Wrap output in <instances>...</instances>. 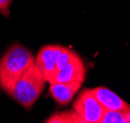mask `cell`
Wrapping results in <instances>:
<instances>
[{"mask_svg": "<svg viewBox=\"0 0 130 123\" xmlns=\"http://www.w3.org/2000/svg\"><path fill=\"white\" fill-rule=\"evenodd\" d=\"M124 120L123 111L107 110L103 120L100 123H121Z\"/></svg>", "mask_w": 130, "mask_h": 123, "instance_id": "obj_10", "label": "cell"}, {"mask_svg": "<svg viewBox=\"0 0 130 123\" xmlns=\"http://www.w3.org/2000/svg\"><path fill=\"white\" fill-rule=\"evenodd\" d=\"M81 85L82 83L80 82L50 83L49 92L56 103H58L60 106H67L72 102Z\"/></svg>", "mask_w": 130, "mask_h": 123, "instance_id": "obj_7", "label": "cell"}, {"mask_svg": "<svg viewBox=\"0 0 130 123\" xmlns=\"http://www.w3.org/2000/svg\"><path fill=\"white\" fill-rule=\"evenodd\" d=\"M91 90L98 102L104 107L106 110L125 111L130 108L124 100L106 87H95Z\"/></svg>", "mask_w": 130, "mask_h": 123, "instance_id": "obj_6", "label": "cell"}, {"mask_svg": "<svg viewBox=\"0 0 130 123\" xmlns=\"http://www.w3.org/2000/svg\"><path fill=\"white\" fill-rule=\"evenodd\" d=\"M123 115H124V119L128 123H130V108L127 110L123 111Z\"/></svg>", "mask_w": 130, "mask_h": 123, "instance_id": "obj_12", "label": "cell"}, {"mask_svg": "<svg viewBox=\"0 0 130 123\" xmlns=\"http://www.w3.org/2000/svg\"><path fill=\"white\" fill-rule=\"evenodd\" d=\"M73 111L81 120L88 123H100L107 110L98 102L91 89H85L73 104Z\"/></svg>", "mask_w": 130, "mask_h": 123, "instance_id": "obj_3", "label": "cell"}, {"mask_svg": "<svg viewBox=\"0 0 130 123\" xmlns=\"http://www.w3.org/2000/svg\"><path fill=\"white\" fill-rule=\"evenodd\" d=\"M83 123H88V122H84V121H83Z\"/></svg>", "mask_w": 130, "mask_h": 123, "instance_id": "obj_15", "label": "cell"}, {"mask_svg": "<svg viewBox=\"0 0 130 123\" xmlns=\"http://www.w3.org/2000/svg\"><path fill=\"white\" fill-rule=\"evenodd\" d=\"M78 116L74 111H62L53 114L45 123H76Z\"/></svg>", "mask_w": 130, "mask_h": 123, "instance_id": "obj_9", "label": "cell"}, {"mask_svg": "<svg viewBox=\"0 0 130 123\" xmlns=\"http://www.w3.org/2000/svg\"><path fill=\"white\" fill-rule=\"evenodd\" d=\"M34 62V56L27 48L13 44L0 59V88L10 96L17 81Z\"/></svg>", "mask_w": 130, "mask_h": 123, "instance_id": "obj_1", "label": "cell"}, {"mask_svg": "<svg viewBox=\"0 0 130 123\" xmlns=\"http://www.w3.org/2000/svg\"><path fill=\"white\" fill-rule=\"evenodd\" d=\"M121 123H128V122H127V121H126V120L124 119V120H123V121H122V122H121Z\"/></svg>", "mask_w": 130, "mask_h": 123, "instance_id": "obj_14", "label": "cell"}, {"mask_svg": "<svg viewBox=\"0 0 130 123\" xmlns=\"http://www.w3.org/2000/svg\"><path fill=\"white\" fill-rule=\"evenodd\" d=\"M12 1L13 0H0V12L4 15H8Z\"/></svg>", "mask_w": 130, "mask_h": 123, "instance_id": "obj_11", "label": "cell"}, {"mask_svg": "<svg viewBox=\"0 0 130 123\" xmlns=\"http://www.w3.org/2000/svg\"><path fill=\"white\" fill-rule=\"evenodd\" d=\"M45 82L43 73L34 62L17 81L10 96L26 110H30L44 90Z\"/></svg>", "mask_w": 130, "mask_h": 123, "instance_id": "obj_2", "label": "cell"}, {"mask_svg": "<svg viewBox=\"0 0 130 123\" xmlns=\"http://www.w3.org/2000/svg\"><path fill=\"white\" fill-rule=\"evenodd\" d=\"M35 64L40 71L43 73L46 81L54 76L57 72V52L56 45L43 46L37 53L35 58Z\"/></svg>", "mask_w": 130, "mask_h": 123, "instance_id": "obj_5", "label": "cell"}, {"mask_svg": "<svg viewBox=\"0 0 130 123\" xmlns=\"http://www.w3.org/2000/svg\"><path fill=\"white\" fill-rule=\"evenodd\" d=\"M86 75L85 65L82 59L75 54L68 65L58 71L50 80L49 83H69L80 82L83 83Z\"/></svg>", "mask_w": 130, "mask_h": 123, "instance_id": "obj_4", "label": "cell"}, {"mask_svg": "<svg viewBox=\"0 0 130 123\" xmlns=\"http://www.w3.org/2000/svg\"><path fill=\"white\" fill-rule=\"evenodd\" d=\"M76 123H83V120H81L79 117H78V119H77V122Z\"/></svg>", "mask_w": 130, "mask_h": 123, "instance_id": "obj_13", "label": "cell"}, {"mask_svg": "<svg viewBox=\"0 0 130 123\" xmlns=\"http://www.w3.org/2000/svg\"><path fill=\"white\" fill-rule=\"evenodd\" d=\"M56 52H57V71L62 69L64 66L70 63L75 53L72 51L70 48L64 46L56 45Z\"/></svg>", "mask_w": 130, "mask_h": 123, "instance_id": "obj_8", "label": "cell"}]
</instances>
